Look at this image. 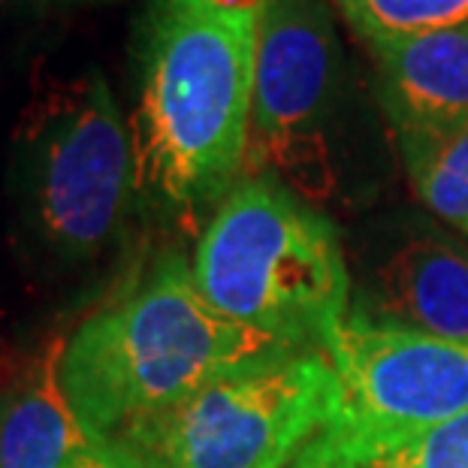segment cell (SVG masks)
Instances as JSON below:
<instances>
[{
  "label": "cell",
  "mask_w": 468,
  "mask_h": 468,
  "mask_svg": "<svg viewBox=\"0 0 468 468\" xmlns=\"http://www.w3.org/2000/svg\"><path fill=\"white\" fill-rule=\"evenodd\" d=\"M257 16L206 0H145L131 122L139 200L194 215L218 208L242 182Z\"/></svg>",
  "instance_id": "cell-1"
},
{
  "label": "cell",
  "mask_w": 468,
  "mask_h": 468,
  "mask_svg": "<svg viewBox=\"0 0 468 468\" xmlns=\"http://www.w3.org/2000/svg\"><path fill=\"white\" fill-rule=\"evenodd\" d=\"M278 347L218 312L182 254H164L67 338L61 384L88 438L112 441Z\"/></svg>",
  "instance_id": "cell-2"
},
{
  "label": "cell",
  "mask_w": 468,
  "mask_h": 468,
  "mask_svg": "<svg viewBox=\"0 0 468 468\" xmlns=\"http://www.w3.org/2000/svg\"><path fill=\"white\" fill-rule=\"evenodd\" d=\"M18 233L43 263L82 269L118 242L136 200L133 139L94 67L37 79L9 136Z\"/></svg>",
  "instance_id": "cell-3"
},
{
  "label": "cell",
  "mask_w": 468,
  "mask_h": 468,
  "mask_svg": "<svg viewBox=\"0 0 468 468\" xmlns=\"http://www.w3.org/2000/svg\"><path fill=\"white\" fill-rule=\"evenodd\" d=\"M191 272L218 312L282 347L326 351L347 317V266L333 221L266 176H248L224 197Z\"/></svg>",
  "instance_id": "cell-4"
},
{
  "label": "cell",
  "mask_w": 468,
  "mask_h": 468,
  "mask_svg": "<svg viewBox=\"0 0 468 468\" xmlns=\"http://www.w3.org/2000/svg\"><path fill=\"white\" fill-rule=\"evenodd\" d=\"M333 399L326 351L278 347L112 441L143 468H287L326 426Z\"/></svg>",
  "instance_id": "cell-5"
},
{
  "label": "cell",
  "mask_w": 468,
  "mask_h": 468,
  "mask_svg": "<svg viewBox=\"0 0 468 468\" xmlns=\"http://www.w3.org/2000/svg\"><path fill=\"white\" fill-rule=\"evenodd\" d=\"M335 67L338 39L324 0H263L242 178L272 169L303 200L333 194L326 112Z\"/></svg>",
  "instance_id": "cell-6"
},
{
  "label": "cell",
  "mask_w": 468,
  "mask_h": 468,
  "mask_svg": "<svg viewBox=\"0 0 468 468\" xmlns=\"http://www.w3.org/2000/svg\"><path fill=\"white\" fill-rule=\"evenodd\" d=\"M335 399L324 430L393 438L468 411V342L347 314L326 345Z\"/></svg>",
  "instance_id": "cell-7"
},
{
  "label": "cell",
  "mask_w": 468,
  "mask_h": 468,
  "mask_svg": "<svg viewBox=\"0 0 468 468\" xmlns=\"http://www.w3.org/2000/svg\"><path fill=\"white\" fill-rule=\"evenodd\" d=\"M64 345L46 338L0 381V468H69L91 444L61 384Z\"/></svg>",
  "instance_id": "cell-8"
},
{
  "label": "cell",
  "mask_w": 468,
  "mask_h": 468,
  "mask_svg": "<svg viewBox=\"0 0 468 468\" xmlns=\"http://www.w3.org/2000/svg\"><path fill=\"white\" fill-rule=\"evenodd\" d=\"M396 136L468 122V25L372 46Z\"/></svg>",
  "instance_id": "cell-9"
},
{
  "label": "cell",
  "mask_w": 468,
  "mask_h": 468,
  "mask_svg": "<svg viewBox=\"0 0 468 468\" xmlns=\"http://www.w3.org/2000/svg\"><path fill=\"white\" fill-rule=\"evenodd\" d=\"M387 324L468 342V257L441 239H411L378 272Z\"/></svg>",
  "instance_id": "cell-10"
},
{
  "label": "cell",
  "mask_w": 468,
  "mask_h": 468,
  "mask_svg": "<svg viewBox=\"0 0 468 468\" xmlns=\"http://www.w3.org/2000/svg\"><path fill=\"white\" fill-rule=\"evenodd\" d=\"M287 468H468V411L393 438H347L321 430Z\"/></svg>",
  "instance_id": "cell-11"
},
{
  "label": "cell",
  "mask_w": 468,
  "mask_h": 468,
  "mask_svg": "<svg viewBox=\"0 0 468 468\" xmlns=\"http://www.w3.org/2000/svg\"><path fill=\"white\" fill-rule=\"evenodd\" d=\"M399 152L414 194L438 218L468 230V122L435 133H402Z\"/></svg>",
  "instance_id": "cell-12"
},
{
  "label": "cell",
  "mask_w": 468,
  "mask_h": 468,
  "mask_svg": "<svg viewBox=\"0 0 468 468\" xmlns=\"http://www.w3.org/2000/svg\"><path fill=\"white\" fill-rule=\"evenodd\" d=\"M368 46L468 25V0H333Z\"/></svg>",
  "instance_id": "cell-13"
},
{
  "label": "cell",
  "mask_w": 468,
  "mask_h": 468,
  "mask_svg": "<svg viewBox=\"0 0 468 468\" xmlns=\"http://www.w3.org/2000/svg\"><path fill=\"white\" fill-rule=\"evenodd\" d=\"M69 468H143V465H139V460H133L122 444L91 441Z\"/></svg>",
  "instance_id": "cell-14"
},
{
  "label": "cell",
  "mask_w": 468,
  "mask_h": 468,
  "mask_svg": "<svg viewBox=\"0 0 468 468\" xmlns=\"http://www.w3.org/2000/svg\"><path fill=\"white\" fill-rule=\"evenodd\" d=\"M206 4L224 13H261L263 0H206Z\"/></svg>",
  "instance_id": "cell-15"
},
{
  "label": "cell",
  "mask_w": 468,
  "mask_h": 468,
  "mask_svg": "<svg viewBox=\"0 0 468 468\" xmlns=\"http://www.w3.org/2000/svg\"><path fill=\"white\" fill-rule=\"evenodd\" d=\"M52 4H73V0H0V9H6V6H52Z\"/></svg>",
  "instance_id": "cell-16"
}]
</instances>
